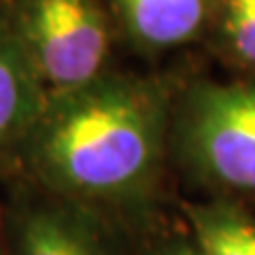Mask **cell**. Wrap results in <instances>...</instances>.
Listing matches in <instances>:
<instances>
[{"label": "cell", "mask_w": 255, "mask_h": 255, "mask_svg": "<svg viewBox=\"0 0 255 255\" xmlns=\"http://www.w3.org/2000/svg\"><path fill=\"white\" fill-rule=\"evenodd\" d=\"M155 255H198L194 243L189 241H170L168 245H164Z\"/></svg>", "instance_id": "obj_9"}, {"label": "cell", "mask_w": 255, "mask_h": 255, "mask_svg": "<svg viewBox=\"0 0 255 255\" xmlns=\"http://www.w3.org/2000/svg\"><path fill=\"white\" fill-rule=\"evenodd\" d=\"M174 94L159 79L105 73L49 94L19 157L47 194L92 206L136 204L157 183Z\"/></svg>", "instance_id": "obj_1"}, {"label": "cell", "mask_w": 255, "mask_h": 255, "mask_svg": "<svg viewBox=\"0 0 255 255\" xmlns=\"http://www.w3.org/2000/svg\"><path fill=\"white\" fill-rule=\"evenodd\" d=\"M172 138L187 168L228 191H255V79L196 81L172 105Z\"/></svg>", "instance_id": "obj_2"}, {"label": "cell", "mask_w": 255, "mask_h": 255, "mask_svg": "<svg viewBox=\"0 0 255 255\" xmlns=\"http://www.w3.org/2000/svg\"><path fill=\"white\" fill-rule=\"evenodd\" d=\"M122 30L140 51L162 53L211 28L215 0H111Z\"/></svg>", "instance_id": "obj_6"}, {"label": "cell", "mask_w": 255, "mask_h": 255, "mask_svg": "<svg viewBox=\"0 0 255 255\" xmlns=\"http://www.w3.org/2000/svg\"><path fill=\"white\" fill-rule=\"evenodd\" d=\"M211 30L223 58L255 73V0H215Z\"/></svg>", "instance_id": "obj_8"}, {"label": "cell", "mask_w": 255, "mask_h": 255, "mask_svg": "<svg viewBox=\"0 0 255 255\" xmlns=\"http://www.w3.org/2000/svg\"><path fill=\"white\" fill-rule=\"evenodd\" d=\"M0 255H2V253H0Z\"/></svg>", "instance_id": "obj_10"}, {"label": "cell", "mask_w": 255, "mask_h": 255, "mask_svg": "<svg viewBox=\"0 0 255 255\" xmlns=\"http://www.w3.org/2000/svg\"><path fill=\"white\" fill-rule=\"evenodd\" d=\"M6 9L49 94L109 73L111 21L100 0H6Z\"/></svg>", "instance_id": "obj_3"}, {"label": "cell", "mask_w": 255, "mask_h": 255, "mask_svg": "<svg viewBox=\"0 0 255 255\" xmlns=\"http://www.w3.org/2000/svg\"><path fill=\"white\" fill-rule=\"evenodd\" d=\"M47 98L49 92L15 32L6 2H0V159L19 155Z\"/></svg>", "instance_id": "obj_4"}, {"label": "cell", "mask_w": 255, "mask_h": 255, "mask_svg": "<svg viewBox=\"0 0 255 255\" xmlns=\"http://www.w3.org/2000/svg\"><path fill=\"white\" fill-rule=\"evenodd\" d=\"M198 255H255V217L232 202L187 204Z\"/></svg>", "instance_id": "obj_7"}, {"label": "cell", "mask_w": 255, "mask_h": 255, "mask_svg": "<svg viewBox=\"0 0 255 255\" xmlns=\"http://www.w3.org/2000/svg\"><path fill=\"white\" fill-rule=\"evenodd\" d=\"M15 255H107L90 209L60 200L26 202L15 215Z\"/></svg>", "instance_id": "obj_5"}]
</instances>
